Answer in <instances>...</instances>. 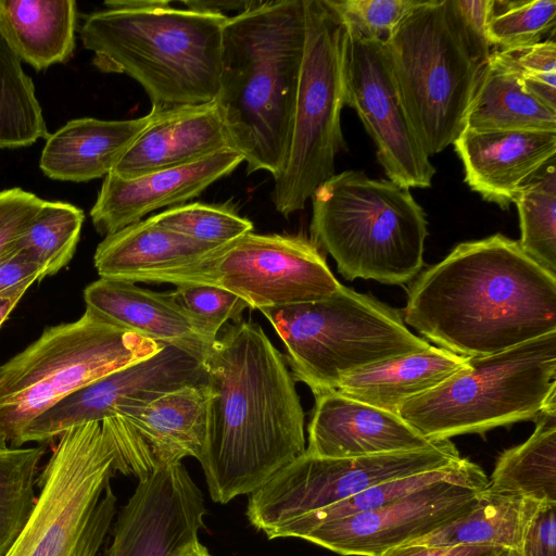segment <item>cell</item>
Listing matches in <instances>:
<instances>
[{"mask_svg": "<svg viewBox=\"0 0 556 556\" xmlns=\"http://www.w3.org/2000/svg\"><path fill=\"white\" fill-rule=\"evenodd\" d=\"M211 498L251 494L306 451L304 412L285 356L262 327L228 325L203 359Z\"/></svg>", "mask_w": 556, "mask_h": 556, "instance_id": "1", "label": "cell"}, {"mask_svg": "<svg viewBox=\"0 0 556 556\" xmlns=\"http://www.w3.org/2000/svg\"><path fill=\"white\" fill-rule=\"evenodd\" d=\"M405 325L464 357L556 332V275L496 233L457 244L407 290Z\"/></svg>", "mask_w": 556, "mask_h": 556, "instance_id": "2", "label": "cell"}, {"mask_svg": "<svg viewBox=\"0 0 556 556\" xmlns=\"http://www.w3.org/2000/svg\"><path fill=\"white\" fill-rule=\"evenodd\" d=\"M304 42V0L258 1L224 26L215 102L248 174L285 164Z\"/></svg>", "mask_w": 556, "mask_h": 556, "instance_id": "3", "label": "cell"}, {"mask_svg": "<svg viewBox=\"0 0 556 556\" xmlns=\"http://www.w3.org/2000/svg\"><path fill=\"white\" fill-rule=\"evenodd\" d=\"M104 5L79 27L99 71L138 81L156 112L216 99L229 16L165 0H110Z\"/></svg>", "mask_w": 556, "mask_h": 556, "instance_id": "4", "label": "cell"}, {"mask_svg": "<svg viewBox=\"0 0 556 556\" xmlns=\"http://www.w3.org/2000/svg\"><path fill=\"white\" fill-rule=\"evenodd\" d=\"M311 241L346 280L404 285L424 265L428 222L408 189L362 170L334 174L312 194Z\"/></svg>", "mask_w": 556, "mask_h": 556, "instance_id": "5", "label": "cell"}, {"mask_svg": "<svg viewBox=\"0 0 556 556\" xmlns=\"http://www.w3.org/2000/svg\"><path fill=\"white\" fill-rule=\"evenodd\" d=\"M403 108L428 156L453 144L489 56L453 0H421L383 45Z\"/></svg>", "mask_w": 556, "mask_h": 556, "instance_id": "6", "label": "cell"}, {"mask_svg": "<svg viewBox=\"0 0 556 556\" xmlns=\"http://www.w3.org/2000/svg\"><path fill=\"white\" fill-rule=\"evenodd\" d=\"M162 348L88 308L74 321L47 327L0 365V431L9 446L21 447L30 424L64 397Z\"/></svg>", "mask_w": 556, "mask_h": 556, "instance_id": "7", "label": "cell"}, {"mask_svg": "<svg viewBox=\"0 0 556 556\" xmlns=\"http://www.w3.org/2000/svg\"><path fill=\"white\" fill-rule=\"evenodd\" d=\"M260 311L282 340L292 376L314 395L337 390L354 370L431 346L396 308L343 285L320 300Z\"/></svg>", "mask_w": 556, "mask_h": 556, "instance_id": "8", "label": "cell"}, {"mask_svg": "<svg viewBox=\"0 0 556 556\" xmlns=\"http://www.w3.org/2000/svg\"><path fill=\"white\" fill-rule=\"evenodd\" d=\"M556 394V332L468 357L466 368L412 397L397 415L429 441L535 419Z\"/></svg>", "mask_w": 556, "mask_h": 556, "instance_id": "9", "label": "cell"}, {"mask_svg": "<svg viewBox=\"0 0 556 556\" xmlns=\"http://www.w3.org/2000/svg\"><path fill=\"white\" fill-rule=\"evenodd\" d=\"M116 472L101 422L64 431L38 475L33 511L5 556H98L116 514Z\"/></svg>", "mask_w": 556, "mask_h": 556, "instance_id": "10", "label": "cell"}, {"mask_svg": "<svg viewBox=\"0 0 556 556\" xmlns=\"http://www.w3.org/2000/svg\"><path fill=\"white\" fill-rule=\"evenodd\" d=\"M305 42L285 164L271 200L283 216L304 208L333 176L342 148L345 26L328 0H304Z\"/></svg>", "mask_w": 556, "mask_h": 556, "instance_id": "11", "label": "cell"}, {"mask_svg": "<svg viewBox=\"0 0 556 556\" xmlns=\"http://www.w3.org/2000/svg\"><path fill=\"white\" fill-rule=\"evenodd\" d=\"M132 282L214 286L253 309L320 300L341 286L311 240L252 231L195 262L147 273Z\"/></svg>", "mask_w": 556, "mask_h": 556, "instance_id": "12", "label": "cell"}, {"mask_svg": "<svg viewBox=\"0 0 556 556\" xmlns=\"http://www.w3.org/2000/svg\"><path fill=\"white\" fill-rule=\"evenodd\" d=\"M460 458L451 440L414 451L349 458L304 453L250 494L247 517L255 529L267 533L372 485L445 468Z\"/></svg>", "mask_w": 556, "mask_h": 556, "instance_id": "13", "label": "cell"}, {"mask_svg": "<svg viewBox=\"0 0 556 556\" xmlns=\"http://www.w3.org/2000/svg\"><path fill=\"white\" fill-rule=\"evenodd\" d=\"M488 483L479 465L462 458L439 481L376 510L323 523L300 539L343 556H380L467 514Z\"/></svg>", "mask_w": 556, "mask_h": 556, "instance_id": "14", "label": "cell"}, {"mask_svg": "<svg viewBox=\"0 0 556 556\" xmlns=\"http://www.w3.org/2000/svg\"><path fill=\"white\" fill-rule=\"evenodd\" d=\"M345 31L344 104L357 113L389 180L408 190L429 188L435 168L407 118L383 45Z\"/></svg>", "mask_w": 556, "mask_h": 556, "instance_id": "15", "label": "cell"}, {"mask_svg": "<svg viewBox=\"0 0 556 556\" xmlns=\"http://www.w3.org/2000/svg\"><path fill=\"white\" fill-rule=\"evenodd\" d=\"M203 359L174 345L123 367L73 392L27 428L24 444L47 442L87 422H101L117 410L144 406L185 387L203 386Z\"/></svg>", "mask_w": 556, "mask_h": 556, "instance_id": "16", "label": "cell"}, {"mask_svg": "<svg viewBox=\"0 0 556 556\" xmlns=\"http://www.w3.org/2000/svg\"><path fill=\"white\" fill-rule=\"evenodd\" d=\"M116 455V471L144 479L185 457L202 458L206 437L203 386L185 387L101 421Z\"/></svg>", "mask_w": 556, "mask_h": 556, "instance_id": "17", "label": "cell"}, {"mask_svg": "<svg viewBox=\"0 0 556 556\" xmlns=\"http://www.w3.org/2000/svg\"><path fill=\"white\" fill-rule=\"evenodd\" d=\"M205 513L202 492L185 466L165 465L139 480L103 556H181L198 542Z\"/></svg>", "mask_w": 556, "mask_h": 556, "instance_id": "18", "label": "cell"}, {"mask_svg": "<svg viewBox=\"0 0 556 556\" xmlns=\"http://www.w3.org/2000/svg\"><path fill=\"white\" fill-rule=\"evenodd\" d=\"M243 162L232 149L218 151L191 164L123 179L113 173L104 177L90 211L92 225L109 236L142 219L152 211L176 206L202 193Z\"/></svg>", "mask_w": 556, "mask_h": 556, "instance_id": "19", "label": "cell"}, {"mask_svg": "<svg viewBox=\"0 0 556 556\" xmlns=\"http://www.w3.org/2000/svg\"><path fill=\"white\" fill-rule=\"evenodd\" d=\"M453 144L468 187L508 210L519 190L555 159L556 131L464 127Z\"/></svg>", "mask_w": 556, "mask_h": 556, "instance_id": "20", "label": "cell"}, {"mask_svg": "<svg viewBox=\"0 0 556 556\" xmlns=\"http://www.w3.org/2000/svg\"><path fill=\"white\" fill-rule=\"evenodd\" d=\"M433 442L397 414L331 390L315 394L305 453L349 458L414 451Z\"/></svg>", "mask_w": 556, "mask_h": 556, "instance_id": "21", "label": "cell"}, {"mask_svg": "<svg viewBox=\"0 0 556 556\" xmlns=\"http://www.w3.org/2000/svg\"><path fill=\"white\" fill-rule=\"evenodd\" d=\"M150 113L151 121L111 172L123 179L185 166L231 149L215 100Z\"/></svg>", "mask_w": 556, "mask_h": 556, "instance_id": "22", "label": "cell"}, {"mask_svg": "<svg viewBox=\"0 0 556 556\" xmlns=\"http://www.w3.org/2000/svg\"><path fill=\"white\" fill-rule=\"evenodd\" d=\"M86 308L104 320L163 345L204 359L214 344L202 326L172 292H155L134 282L99 278L84 291Z\"/></svg>", "mask_w": 556, "mask_h": 556, "instance_id": "23", "label": "cell"}, {"mask_svg": "<svg viewBox=\"0 0 556 556\" xmlns=\"http://www.w3.org/2000/svg\"><path fill=\"white\" fill-rule=\"evenodd\" d=\"M151 117L149 112L134 119H72L48 137L39 167L47 177L61 181L85 182L105 177Z\"/></svg>", "mask_w": 556, "mask_h": 556, "instance_id": "24", "label": "cell"}, {"mask_svg": "<svg viewBox=\"0 0 556 556\" xmlns=\"http://www.w3.org/2000/svg\"><path fill=\"white\" fill-rule=\"evenodd\" d=\"M467 365L468 357L431 345L354 370L342 378L337 391L397 414L404 402L434 389Z\"/></svg>", "mask_w": 556, "mask_h": 556, "instance_id": "25", "label": "cell"}, {"mask_svg": "<svg viewBox=\"0 0 556 556\" xmlns=\"http://www.w3.org/2000/svg\"><path fill=\"white\" fill-rule=\"evenodd\" d=\"M219 247L154 223L151 217L105 236L93 264L100 278L132 282L138 276L195 262Z\"/></svg>", "mask_w": 556, "mask_h": 556, "instance_id": "26", "label": "cell"}, {"mask_svg": "<svg viewBox=\"0 0 556 556\" xmlns=\"http://www.w3.org/2000/svg\"><path fill=\"white\" fill-rule=\"evenodd\" d=\"M74 0H0V33L36 71L67 62L77 29Z\"/></svg>", "mask_w": 556, "mask_h": 556, "instance_id": "27", "label": "cell"}, {"mask_svg": "<svg viewBox=\"0 0 556 556\" xmlns=\"http://www.w3.org/2000/svg\"><path fill=\"white\" fill-rule=\"evenodd\" d=\"M464 127L556 131V110L528 92L517 73L492 50L481 71Z\"/></svg>", "mask_w": 556, "mask_h": 556, "instance_id": "28", "label": "cell"}, {"mask_svg": "<svg viewBox=\"0 0 556 556\" xmlns=\"http://www.w3.org/2000/svg\"><path fill=\"white\" fill-rule=\"evenodd\" d=\"M534 420L533 433L500 455L485 490L556 504V394Z\"/></svg>", "mask_w": 556, "mask_h": 556, "instance_id": "29", "label": "cell"}, {"mask_svg": "<svg viewBox=\"0 0 556 556\" xmlns=\"http://www.w3.org/2000/svg\"><path fill=\"white\" fill-rule=\"evenodd\" d=\"M540 503L507 494H479L455 521L406 545H485L520 549Z\"/></svg>", "mask_w": 556, "mask_h": 556, "instance_id": "30", "label": "cell"}, {"mask_svg": "<svg viewBox=\"0 0 556 556\" xmlns=\"http://www.w3.org/2000/svg\"><path fill=\"white\" fill-rule=\"evenodd\" d=\"M50 136L33 79L0 33V149H17Z\"/></svg>", "mask_w": 556, "mask_h": 556, "instance_id": "31", "label": "cell"}, {"mask_svg": "<svg viewBox=\"0 0 556 556\" xmlns=\"http://www.w3.org/2000/svg\"><path fill=\"white\" fill-rule=\"evenodd\" d=\"M514 203L519 215L520 248L535 263L556 275L555 159L519 190Z\"/></svg>", "mask_w": 556, "mask_h": 556, "instance_id": "32", "label": "cell"}, {"mask_svg": "<svg viewBox=\"0 0 556 556\" xmlns=\"http://www.w3.org/2000/svg\"><path fill=\"white\" fill-rule=\"evenodd\" d=\"M81 208L62 201L45 200L15 248L53 276L73 258L84 224Z\"/></svg>", "mask_w": 556, "mask_h": 556, "instance_id": "33", "label": "cell"}, {"mask_svg": "<svg viewBox=\"0 0 556 556\" xmlns=\"http://www.w3.org/2000/svg\"><path fill=\"white\" fill-rule=\"evenodd\" d=\"M41 445L0 450V556H5L35 506Z\"/></svg>", "mask_w": 556, "mask_h": 556, "instance_id": "34", "label": "cell"}, {"mask_svg": "<svg viewBox=\"0 0 556 556\" xmlns=\"http://www.w3.org/2000/svg\"><path fill=\"white\" fill-rule=\"evenodd\" d=\"M459 462L460 460L445 468L420 472L372 485L341 502L278 526L265 534L268 539H300L304 533L323 523L376 510L410 494L416 490L447 477Z\"/></svg>", "mask_w": 556, "mask_h": 556, "instance_id": "35", "label": "cell"}, {"mask_svg": "<svg viewBox=\"0 0 556 556\" xmlns=\"http://www.w3.org/2000/svg\"><path fill=\"white\" fill-rule=\"evenodd\" d=\"M555 24V0L494 1L486 37L492 50L521 48L542 41Z\"/></svg>", "mask_w": 556, "mask_h": 556, "instance_id": "36", "label": "cell"}, {"mask_svg": "<svg viewBox=\"0 0 556 556\" xmlns=\"http://www.w3.org/2000/svg\"><path fill=\"white\" fill-rule=\"evenodd\" d=\"M151 218L162 227L214 247L226 245L253 229L251 220L224 204H180Z\"/></svg>", "mask_w": 556, "mask_h": 556, "instance_id": "37", "label": "cell"}, {"mask_svg": "<svg viewBox=\"0 0 556 556\" xmlns=\"http://www.w3.org/2000/svg\"><path fill=\"white\" fill-rule=\"evenodd\" d=\"M421 0H328L346 28L387 43L405 16Z\"/></svg>", "mask_w": 556, "mask_h": 556, "instance_id": "38", "label": "cell"}, {"mask_svg": "<svg viewBox=\"0 0 556 556\" xmlns=\"http://www.w3.org/2000/svg\"><path fill=\"white\" fill-rule=\"evenodd\" d=\"M494 51L517 73L528 92L556 110V42L553 36L534 45Z\"/></svg>", "mask_w": 556, "mask_h": 556, "instance_id": "39", "label": "cell"}, {"mask_svg": "<svg viewBox=\"0 0 556 556\" xmlns=\"http://www.w3.org/2000/svg\"><path fill=\"white\" fill-rule=\"evenodd\" d=\"M173 293L214 341L227 320L239 321L243 309L249 307L237 294L208 285H179Z\"/></svg>", "mask_w": 556, "mask_h": 556, "instance_id": "40", "label": "cell"}, {"mask_svg": "<svg viewBox=\"0 0 556 556\" xmlns=\"http://www.w3.org/2000/svg\"><path fill=\"white\" fill-rule=\"evenodd\" d=\"M45 200L22 188L0 191V257L15 249Z\"/></svg>", "mask_w": 556, "mask_h": 556, "instance_id": "41", "label": "cell"}, {"mask_svg": "<svg viewBox=\"0 0 556 556\" xmlns=\"http://www.w3.org/2000/svg\"><path fill=\"white\" fill-rule=\"evenodd\" d=\"M522 556H556V504H541L520 548Z\"/></svg>", "mask_w": 556, "mask_h": 556, "instance_id": "42", "label": "cell"}, {"mask_svg": "<svg viewBox=\"0 0 556 556\" xmlns=\"http://www.w3.org/2000/svg\"><path fill=\"white\" fill-rule=\"evenodd\" d=\"M465 28L478 48L490 56L486 27L493 12L494 0H453Z\"/></svg>", "mask_w": 556, "mask_h": 556, "instance_id": "43", "label": "cell"}, {"mask_svg": "<svg viewBox=\"0 0 556 556\" xmlns=\"http://www.w3.org/2000/svg\"><path fill=\"white\" fill-rule=\"evenodd\" d=\"M43 278V270L16 248L0 257V293L29 279Z\"/></svg>", "mask_w": 556, "mask_h": 556, "instance_id": "44", "label": "cell"}, {"mask_svg": "<svg viewBox=\"0 0 556 556\" xmlns=\"http://www.w3.org/2000/svg\"><path fill=\"white\" fill-rule=\"evenodd\" d=\"M504 549L485 545H401L380 556H498Z\"/></svg>", "mask_w": 556, "mask_h": 556, "instance_id": "45", "label": "cell"}, {"mask_svg": "<svg viewBox=\"0 0 556 556\" xmlns=\"http://www.w3.org/2000/svg\"><path fill=\"white\" fill-rule=\"evenodd\" d=\"M258 0L256 1H200V0H187V1H180V3L188 9L192 10H200V11H206V12H213V13H219L225 14L226 11H237L238 13H241L243 11L249 10L250 8L254 7Z\"/></svg>", "mask_w": 556, "mask_h": 556, "instance_id": "46", "label": "cell"}, {"mask_svg": "<svg viewBox=\"0 0 556 556\" xmlns=\"http://www.w3.org/2000/svg\"><path fill=\"white\" fill-rule=\"evenodd\" d=\"M35 282H38L37 279H29L12 289L0 293V327L21 301L28 288Z\"/></svg>", "mask_w": 556, "mask_h": 556, "instance_id": "47", "label": "cell"}, {"mask_svg": "<svg viewBox=\"0 0 556 556\" xmlns=\"http://www.w3.org/2000/svg\"><path fill=\"white\" fill-rule=\"evenodd\" d=\"M181 556H212L205 546L195 542Z\"/></svg>", "mask_w": 556, "mask_h": 556, "instance_id": "48", "label": "cell"}, {"mask_svg": "<svg viewBox=\"0 0 556 556\" xmlns=\"http://www.w3.org/2000/svg\"><path fill=\"white\" fill-rule=\"evenodd\" d=\"M498 556H522V553L517 548H505Z\"/></svg>", "mask_w": 556, "mask_h": 556, "instance_id": "49", "label": "cell"}, {"mask_svg": "<svg viewBox=\"0 0 556 556\" xmlns=\"http://www.w3.org/2000/svg\"><path fill=\"white\" fill-rule=\"evenodd\" d=\"M9 446L5 437L0 431V450L7 448Z\"/></svg>", "mask_w": 556, "mask_h": 556, "instance_id": "50", "label": "cell"}]
</instances>
